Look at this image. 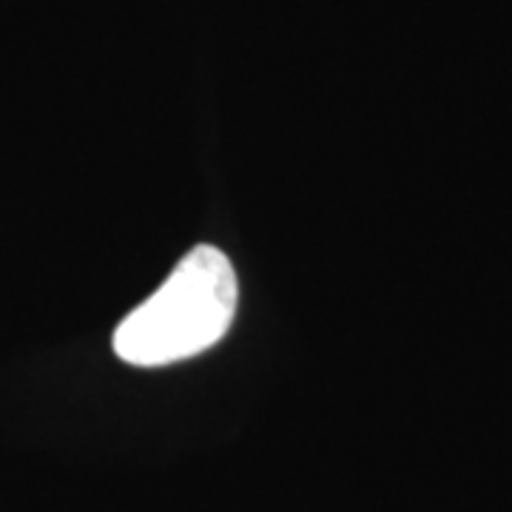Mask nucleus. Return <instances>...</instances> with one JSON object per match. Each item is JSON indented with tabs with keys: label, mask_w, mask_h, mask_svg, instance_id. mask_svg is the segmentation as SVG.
Wrapping results in <instances>:
<instances>
[{
	"label": "nucleus",
	"mask_w": 512,
	"mask_h": 512,
	"mask_svg": "<svg viewBox=\"0 0 512 512\" xmlns=\"http://www.w3.org/2000/svg\"><path fill=\"white\" fill-rule=\"evenodd\" d=\"M237 311V276L220 248L197 245L163 285L114 330V353L137 367H163L214 348Z\"/></svg>",
	"instance_id": "1"
}]
</instances>
